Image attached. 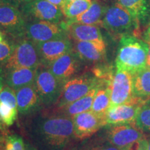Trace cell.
<instances>
[{
	"instance_id": "d6986e66",
	"label": "cell",
	"mask_w": 150,
	"mask_h": 150,
	"mask_svg": "<svg viewBox=\"0 0 150 150\" xmlns=\"http://www.w3.org/2000/svg\"><path fill=\"white\" fill-rule=\"evenodd\" d=\"M65 30L67 35L73 40L105 44L100 29L97 26L74 23L69 25Z\"/></svg>"
},
{
	"instance_id": "8992f818",
	"label": "cell",
	"mask_w": 150,
	"mask_h": 150,
	"mask_svg": "<svg viewBox=\"0 0 150 150\" xmlns=\"http://www.w3.org/2000/svg\"><path fill=\"white\" fill-rule=\"evenodd\" d=\"M34 86L42 103L50 105L57 102L63 84L52 74L48 67L40 65L38 68Z\"/></svg>"
},
{
	"instance_id": "1f68e13d",
	"label": "cell",
	"mask_w": 150,
	"mask_h": 150,
	"mask_svg": "<svg viewBox=\"0 0 150 150\" xmlns=\"http://www.w3.org/2000/svg\"><path fill=\"white\" fill-rule=\"evenodd\" d=\"M90 150H120L118 149L117 147H115V146L112 145L108 142V144L106 145H99L97 146H94L92 148H91Z\"/></svg>"
},
{
	"instance_id": "4dcf8cb0",
	"label": "cell",
	"mask_w": 150,
	"mask_h": 150,
	"mask_svg": "<svg viewBox=\"0 0 150 150\" xmlns=\"http://www.w3.org/2000/svg\"><path fill=\"white\" fill-rule=\"evenodd\" d=\"M31 1H33V0H1L2 3L8 4L9 5H12L18 8H20L23 5Z\"/></svg>"
},
{
	"instance_id": "7c38bea8",
	"label": "cell",
	"mask_w": 150,
	"mask_h": 150,
	"mask_svg": "<svg viewBox=\"0 0 150 150\" xmlns=\"http://www.w3.org/2000/svg\"><path fill=\"white\" fill-rule=\"evenodd\" d=\"M134 97L132 74L116 70L110 84V106L129 102Z\"/></svg>"
},
{
	"instance_id": "7a4b0ae2",
	"label": "cell",
	"mask_w": 150,
	"mask_h": 150,
	"mask_svg": "<svg viewBox=\"0 0 150 150\" xmlns=\"http://www.w3.org/2000/svg\"><path fill=\"white\" fill-rule=\"evenodd\" d=\"M39 131L45 141L55 147H63L75 137L72 118L63 115L45 118Z\"/></svg>"
},
{
	"instance_id": "e575fe53",
	"label": "cell",
	"mask_w": 150,
	"mask_h": 150,
	"mask_svg": "<svg viewBox=\"0 0 150 150\" xmlns=\"http://www.w3.org/2000/svg\"><path fill=\"white\" fill-rule=\"evenodd\" d=\"M46 1H49V2L52 4L56 6H59L60 8H61L66 3L67 0H46Z\"/></svg>"
},
{
	"instance_id": "ffe728a7",
	"label": "cell",
	"mask_w": 150,
	"mask_h": 150,
	"mask_svg": "<svg viewBox=\"0 0 150 150\" xmlns=\"http://www.w3.org/2000/svg\"><path fill=\"white\" fill-rule=\"evenodd\" d=\"M16 98L18 111L23 115L34 111L42 102L34 83L17 90Z\"/></svg>"
},
{
	"instance_id": "7bdbcfd3",
	"label": "cell",
	"mask_w": 150,
	"mask_h": 150,
	"mask_svg": "<svg viewBox=\"0 0 150 150\" xmlns=\"http://www.w3.org/2000/svg\"><path fill=\"white\" fill-rule=\"evenodd\" d=\"M70 1H73V0H70Z\"/></svg>"
},
{
	"instance_id": "f1b7e54d",
	"label": "cell",
	"mask_w": 150,
	"mask_h": 150,
	"mask_svg": "<svg viewBox=\"0 0 150 150\" xmlns=\"http://www.w3.org/2000/svg\"><path fill=\"white\" fill-rule=\"evenodd\" d=\"M15 45L8 40L0 42V65L5 64L13 53Z\"/></svg>"
},
{
	"instance_id": "4fadbf2b",
	"label": "cell",
	"mask_w": 150,
	"mask_h": 150,
	"mask_svg": "<svg viewBox=\"0 0 150 150\" xmlns=\"http://www.w3.org/2000/svg\"><path fill=\"white\" fill-rule=\"evenodd\" d=\"M72 120L74 136L80 140L88 138L107 125L106 115H98L91 110L78 114Z\"/></svg>"
},
{
	"instance_id": "5bb4252c",
	"label": "cell",
	"mask_w": 150,
	"mask_h": 150,
	"mask_svg": "<svg viewBox=\"0 0 150 150\" xmlns=\"http://www.w3.org/2000/svg\"><path fill=\"white\" fill-rule=\"evenodd\" d=\"M36 45L42 64L46 67L73 50L72 42L68 35Z\"/></svg>"
},
{
	"instance_id": "d6a6232c",
	"label": "cell",
	"mask_w": 150,
	"mask_h": 150,
	"mask_svg": "<svg viewBox=\"0 0 150 150\" xmlns=\"http://www.w3.org/2000/svg\"><path fill=\"white\" fill-rule=\"evenodd\" d=\"M6 86V69L2 65H0V91Z\"/></svg>"
},
{
	"instance_id": "8d00e7d4",
	"label": "cell",
	"mask_w": 150,
	"mask_h": 150,
	"mask_svg": "<svg viewBox=\"0 0 150 150\" xmlns=\"http://www.w3.org/2000/svg\"><path fill=\"white\" fill-rule=\"evenodd\" d=\"M25 150H35V149H34V148H33L32 147H31V146L27 145V149H25Z\"/></svg>"
},
{
	"instance_id": "44dd1931",
	"label": "cell",
	"mask_w": 150,
	"mask_h": 150,
	"mask_svg": "<svg viewBox=\"0 0 150 150\" xmlns=\"http://www.w3.org/2000/svg\"><path fill=\"white\" fill-rule=\"evenodd\" d=\"M38 68H14L6 70V85L15 91L34 83Z\"/></svg>"
},
{
	"instance_id": "83f0119b",
	"label": "cell",
	"mask_w": 150,
	"mask_h": 150,
	"mask_svg": "<svg viewBox=\"0 0 150 150\" xmlns=\"http://www.w3.org/2000/svg\"><path fill=\"white\" fill-rule=\"evenodd\" d=\"M23 139L18 135H11L5 139V150H24Z\"/></svg>"
},
{
	"instance_id": "603a6c76",
	"label": "cell",
	"mask_w": 150,
	"mask_h": 150,
	"mask_svg": "<svg viewBox=\"0 0 150 150\" xmlns=\"http://www.w3.org/2000/svg\"><path fill=\"white\" fill-rule=\"evenodd\" d=\"M118 4L128 11L139 23H145L150 13L149 0H117Z\"/></svg>"
},
{
	"instance_id": "f35d334b",
	"label": "cell",
	"mask_w": 150,
	"mask_h": 150,
	"mask_svg": "<svg viewBox=\"0 0 150 150\" xmlns=\"http://www.w3.org/2000/svg\"><path fill=\"white\" fill-rule=\"evenodd\" d=\"M148 150H150V140H148Z\"/></svg>"
},
{
	"instance_id": "d590c367",
	"label": "cell",
	"mask_w": 150,
	"mask_h": 150,
	"mask_svg": "<svg viewBox=\"0 0 150 150\" xmlns=\"http://www.w3.org/2000/svg\"><path fill=\"white\" fill-rule=\"evenodd\" d=\"M4 40V36L3 33L0 31V42H1Z\"/></svg>"
},
{
	"instance_id": "e0dca14e",
	"label": "cell",
	"mask_w": 150,
	"mask_h": 150,
	"mask_svg": "<svg viewBox=\"0 0 150 150\" xmlns=\"http://www.w3.org/2000/svg\"><path fill=\"white\" fill-rule=\"evenodd\" d=\"M73 51L81 61L91 64H99L106 59V44H97L87 41L74 40Z\"/></svg>"
},
{
	"instance_id": "5b68a950",
	"label": "cell",
	"mask_w": 150,
	"mask_h": 150,
	"mask_svg": "<svg viewBox=\"0 0 150 150\" xmlns=\"http://www.w3.org/2000/svg\"><path fill=\"white\" fill-rule=\"evenodd\" d=\"M40 65L42 64L37 45L27 38L19 40L15 45L12 54L4 64V68H35Z\"/></svg>"
},
{
	"instance_id": "9a60e30c",
	"label": "cell",
	"mask_w": 150,
	"mask_h": 150,
	"mask_svg": "<svg viewBox=\"0 0 150 150\" xmlns=\"http://www.w3.org/2000/svg\"><path fill=\"white\" fill-rule=\"evenodd\" d=\"M80 62L81 60L72 50L56 59L48 67L57 79L64 84L77 74L81 66Z\"/></svg>"
},
{
	"instance_id": "9c48e42d",
	"label": "cell",
	"mask_w": 150,
	"mask_h": 150,
	"mask_svg": "<svg viewBox=\"0 0 150 150\" xmlns=\"http://www.w3.org/2000/svg\"><path fill=\"white\" fill-rule=\"evenodd\" d=\"M66 31L59 24L47 21L27 22L25 36L35 44L67 36Z\"/></svg>"
},
{
	"instance_id": "60d3db41",
	"label": "cell",
	"mask_w": 150,
	"mask_h": 150,
	"mask_svg": "<svg viewBox=\"0 0 150 150\" xmlns=\"http://www.w3.org/2000/svg\"><path fill=\"white\" fill-rule=\"evenodd\" d=\"M147 33H149V34H150V26H149V29H148V31H147Z\"/></svg>"
},
{
	"instance_id": "30bf717a",
	"label": "cell",
	"mask_w": 150,
	"mask_h": 150,
	"mask_svg": "<svg viewBox=\"0 0 150 150\" xmlns=\"http://www.w3.org/2000/svg\"><path fill=\"white\" fill-rule=\"evenodd\" d=\"M143 138H145V134L135 122L111 125L106 132L108 142L120 150L125 149L134 142Z\"/></svg>"
},
{
	"instance_id": "2e32d148",
	"label": "cell",
	"mask_w": 150,
	"mask_h": 150,
	"mask_svg": "<svg viewBox=\"0 0 150 150\" xmlns=\"http://www.w3.org/2000/svg\"><path fill=\"white\" fill-rule=\"evenodd\" d=\"M18 110L15 90L6 85L0 91V130L4 131L15 122Z\"/></svg>"
},
{
	"instance_id": "7402d4cb",
	"label": "cell",
	"mask_w": 150,
	"mask_h": 150,
	"mask_svg": "<svg viewBox=\"0 0 150 150\" xmlns=\"http://www.w3.org/2000/svg\"><path fill=\"white\" fill-rule=\"evenodd\" d=\"M97 88L98 86L92 89L87 95L78 100L67 105L64 107L57 109V112L59 111L61 115L73 118L78 114L91 110L94 98L96 95Z\"/></svg>"
},
{
	"instance_id": "b9f144b4",
	"label": "cell",
	"mask_w": 150,
	"mask_h": 150,
	"mask_svg": "<svg viewBox=\"0 0 150 150\" xmlns=\"http://www.w3.org/2000/svg\"><path fill=\"white\" fill-rule=\"evenodd\" d=\"M1 3H2V1H1V0H0V4Z\"/></svg>"
},
{
	"instance_id": "4316f807",
	"label": "cell",
	"mask_w": 150,
	"mask_h": 150,
	"mask_svg": "<svg viewBox=\"0 0 150 150\" xmlns=\"http://www.w3.org/2000/svg\"><path fill=\"white\" fill-rule=\"evenodd\" d=\"M135 123L144 134H150V99H146L142 104Z\"/></svg>"
},
{
	"instance_id": "6da1fadb",
	"label": "cell",
	"mask_w": 150,
	"mask_h": 150,
	"mask_svg": "<svg viewBox=\"0 0 150 150\" xmlns=\"http://www.w3.org/2000/svg\"><path fill=\"white\" fill-rule=\"evenodd\" d=\"M148 45L134 35L127 34L120 38L115 66L117 70L134 74L147 66Z\"/></svg>"
},
{
	"instance_id": "cb8c5ba5",
	"label": "cell",
	"mask_w": 150,
	"mask_h": 150,
	"mask_svg": "<svg viewBox=\"0 0 150 150\" xmlns=\"http://www.w3.org/2000/svg\"><path fill=\"white\" fill-rule=\"evenodd\" d=\"M132 76L134 96L144 100L150 99V67L146 66Z\"/></svg>"
},
{
	"instance_id": "3957f363",
	"label": "cell",
	"mask_w": 150,
	"mask_h": 150,
	"mask_svg": "<svg viewBox=\"0 0 150 150\" xmlns=\"http://www.w3.org/2000/svg\"><path fill=\"white\" fill-rule=\"evenodd\" d=\"M138 22L117 3L106 6L102 27L115 37L131 34L137 36Z\"/></svg>"
},
{
	"instance_id": "ba28073f",
	"label": "cell",
	"mask_w": 150,
	"mask_h": 150,
	"mask_svg": "<svg viewBox=\"0 0 150 150\" xmlns=\"http://www.w3.org/2000/svg\"><path fill=\"white\" fill-rule=\"evenodd\" d=\"M27 21L21 11L8 4H0V29L16 38L25 36Z\"/></svg>"
},
{
	"instance_id": "8fae6325",
	"label": "cell",
	"mask_w": 150,
	"mask_h": 150,
	"mask_svg": "<svg viewBox=\"0 0 150 150\" xmlns=\"http://www.w3.org/2000/svg\"><path fill=\"white\" fill-rule=\"evenodd\" d=\"M144 102V99L135 97L129 102L110 106L106 112V123L110 126L134 123Z\"/></svg>"
},
{
	"instance_id": "ac0fdd59",
	"label": "cell",
	"mask_w": 150,
	"mask_h": 150,
	"mask_svg": "<svg viewBox=\"0 0 150 150\" xmlns=\"http://www.w3.org/2000/svg\"><path fill=\"white\" fill-rule=\"evenodd\" d=\"M106 6H104L99 1L95 0L92 4L91 7L83 13L76 18L67 19L65 21H62L60 23V25L64 30L69 25L74 23L102 27L103 17H104Z\"/></svg>"
},
{
	"instance_id": "d4e9b609",
	"label": "cell",
	"mask_w": 150,
	"mask_h": 150,
	"mask_svg": "<svg viewBox=\"0 0 150 150\" xmlns=\"http://www.w3.org/2000/svg\"><path fill=\"white\" fill-rule=\"evenodd\" d=\"M110 105V84L106 82H99L91 110L98 115H106Z\"/></svg>"
},
{
	"instance_id": "52a82bcc",
	"label": "cell",
	"mask_w": 150,
	"mask_h": 150,
	"mask_svg": "<svg viewBox=\"0 0 150 150\" xmlns=\"http://www.w3.org/2000/svg\"><path fill=\"white\" fill-rule=\"evenodd\" d=\"M26 21H47L59 24L63 21L61 8L46 0H33L20 7Z\"/></svg>"
},
{
	"instance_id": "f546056e",
	"label": "cell",
	"mask_w": 150,
	"mask_h": 150,
	"mask_svg": "<svg viewBox=\"0 0 150 150\" xmlns=\"http://www.w3.org/2000/svg\"><path fill=\"white\" fill-rule=\"evenodd\" d=\"M123 150H148V140L145 138L138 140Z\"/></svg>"
},
{
	"instance_id": "277c9868",
	"label": "cell",
	"mask_w": 150,
	"mask_h": 150,
	"mask_svg": "<svg viewBox=\"0 0 150 150\" xmlns=\"http://www.w3.org/2000/svg\"><path fill=\"white\" fill-rule=\"evenodd\" d=\"M99 85V80L93 74H83L71 79L63 84L61 95L55 104L56 108L59 109L78 100Z\"/></svg>"
},
{
	"instance_id": "ab89813d",
	"label": "cell",
	"mask_w": 150,
	"mask_h": 150,
	"mask_svg": "<svg viewBox=\"0 0 150 150\" xmlns=\"http://www.w3.org/2000/svg\"><path fill=\"white\" fill-rule=\"evenodd\" d=\"M0 150H4V149L1 145H0Z\"/></svg>"
},
{
	"instance_id": "74e56055",
	"label": "cell",
	"mask_w": 150,
	"mask_h": 150,
	"mask_svg": "<svg viewBox=\"0 0 150 150\" xmlns=\"http://www.w3.org/2000/svg\"><path fill=\"white\" fill-rule=\"evenodd\" d=\"M3 140H4V138H3V136H1V134H0V145H1V143H2Z\"/></svg>"
},
{
	"instance_id": "836d02e7",
	"label": "cell",
	"mask_w": 150,
	"mask_h": 150,
	"mask_svg": "<svg viewBox=\"0 0 150 150\" xmlns=\"http://www.w3.org/2000/svg\"><path fill=\"white\" fill-rule=\"evenodd\" d=\"M145 42L148 45V54H147V66L150 67V34L147 32L145 34Z\"/></svg>"
},
{
	"instance_id": "484cf974",
	"label": "cell",
	"mask_w": 150,
	"mask_h": 150,
	"mask_svg": "<svg viewBox=\"0 0 150 150\" xmlns=\"http://www.w3.org/2000/svg\"><path fill=\"white\" fill-rule=\"evenodd\" d=\"M92 4V0H67L60 8L63 16L67 19L74 18L86 12L91 7Z\"/></svg>"
}]
</instances>
